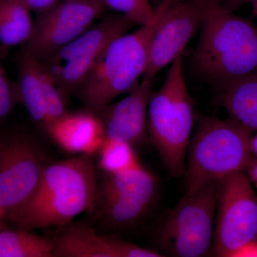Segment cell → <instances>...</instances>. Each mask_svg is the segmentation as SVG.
Wrapping results in <instances>:
<instances>
[{
    "label": "cell",
    "instance_id": "83f0119b",
    "mask_svg": "<svg viewBox=\"0 0 257 257\" xmlns=\"http://www.w3.org/2000/svg\"><path fill=\"white\" fill-rule=\"evenodd\" d=\"M251 148L253 155L257 157V134L251 138Z\"/></svg>",
    "mask_w": 257,
    "mask_h": 257
},
{
    "label": "cell",
    "instance_id": "6da1fadb",
    "mask_svg": "<svg viewBox=\"0 0 257 257\" xmlns=\"http://www.w3.org/2000/svg\"><path fill=\"white\" fill-rule=\"evenodd\" d=\"M96 176L89 155H79L46 165L30 197L8 216L22 229L64 226L93 210Z\"/></svg>",
    "mask_w": 257,
    "mask_h": 257
},
{
    "label": "cell",
    "instance_id": "cb8c5ba5",
    "mask_svg": "<svg viewBox=\"0 0 257 257\" xmlns=\"http://www.w3.org/2000/svg\"><path fill=\"white\" fill-rule=\"evenodd\" d=\"M31 12L43 13L57 5L61 0H21Z\"/></svg>",
    "mask_w": 257,
    "mask_h": 257
},
{
    "label": "cell",
    "instance_id": "7c38bea8",
    "mask_svg": "<svg viewBox=\"0 0 257 257\" xmlns=\"http://www.w3.org/2000/svg\"><path fill=\"white\" fill-rule=\"evenodd\" d=\"M158 179L141 165L109 175L103 187L106 219L124 226L143 217L156 197Z\"/></svg>",
    "mask_w": 257,
    "mask_h": 257
},
{
    "label": "cell",
    "instance_id": "3957f363",
    "mask_svg": "<svg viewBox=\"0 0 257 257\" xmlns=\"http://www.w3.org/2000/svg\"><path fill=\"white\" fill-rule=\"evenodd\" d=\"M253 133L230 117L199 119L187 150L185 195L234 172L246 171L253 161Z\"/></svg>",
    "mask_w": 257,
    "mask_h": 257
},
{
    "label": "cell",
    "instance_id": "4dcf8cb0",
    "mask_svg": "<svg viewBox=\"0 0 257 257\" xmlns=\"http://www.w3.org/2000/svg\"><path fill=\"white\" fill-rule=\"evenodd\" d=\"M3 214H4V213H3V211H2L1 209H0V216L3 215Z\"/></svg>",
    "mask_w": 257,
    "mask_h": 257
},
{
    "label": "cell",
    "instance_id": "e0dca14e",
    "mask_svg": "<svg viewBox=\"0 0 257 257\" xmlns=\"http://www.w3.org/2000/svg\"><path fill=\"white\" fill-rule=\"evenodd\" d=\"M40 60L25 51L20 52L17 62L18 79L14 83L17 99L21 103L35 122L44 128L47 113L44 99Z\"/></svg>",
    "mask_w": 257,
    "mask_h": 257
},
{
    "label": "cell",
    "instance_id": "4fadbf2b",
    "mask_svg": "<svg viewBox=\"0 0 257 257\" xmlns=\"http://www.w3.org/2000/svg\"><path fill=\"white\" fill-rule=\"evenodd\" d=\"M53 256L57 257H162L151 249L140 247L117 237L99 234L87 225L67 228L52 239Z\"/></svg>",
    "mask_w": 257,
    "mask_h": 257
},
{
    "label": "cell",
    "instance_id": "484cf974",
    "mask_svg": "<svg viewBox=\"0 0 257 257\" xmlns=\"http://www.w3.org/2000/svg\"><path fill=\"white\" fill-rule=\"evenodd\" d=\"M234 256H257V243L255 241L247 243L239 250Z\"/></svg>",
    "mask_w": 257,
    "mask_h": 257
},
{
    "label": "cell",
    "instance_id": "52a82bcc",
    "mask_svg": "<svg viewBox=\"0 0 257 257\" xmlns=\"http://www.w3.org/2000/svg\"><path fill=\"white\" fill-rule=\"evenodd\" d=\"M211 251L215 256L232 257L257 237V196L244 172L221 179L216 199Z\"/></svg>",
    "mask_w": 257,
    "mask_h": 257
},
{
    "label": "cell",
    "instance_id": "ac0fdd59",
    "mask_svg": "<svg viewBox=\"0 0 257 257\" xmlns=\"http://www.w3.org/2000/svg\"><path fill=\"white\" fill-rule=\"evenodd\" d=\"M31 11L21 0L0 1V46L5 50L23 45L34 28Z\"/></svg>",
    "mask_w": 257,
    "mask_h": 257
},
{
    "label": "cell",
    "instance_id": "7a4b0ae2",
    "mask_svg": "<svg viewBox=\"0 0 257 257\" xmlns=\"http://www.w3.org/2000/svg\"><path fill=\"white\" fill-rule=\"evenodd\" d=\"M202 8L196 69L219 85L257 72V28L234 15L219 0H197Z\"/></svg>",
    "mask_w": 257,
    "mask_h": 257
},
{
    "label": "cell",
    "instance_id": "5b68a950",
    "mask_svg": "<svg viewBox=\"0 0 257 257\" xmlns=\"http://www.w3.org/2000/svg\"><path fill=\"white\" fill-rule=\"evenodd\" d=\"M152 25L115 38L103 51L77 89L79 99L90 109L101 111L115 98L128 93L146 72L150 45L160 15Z\"/></svg>",
    "mask_w": 257,
    "mask_h": 257
},
{
    "label": "cell",
    "instance_id": "ba28073f",
    "mask_svg": "<svg viewBox=\"0 0 257 257\" xmlns=\"http://www.w3.org/2000/svg\"><path fill=\"white\" fill-rule=\"evenodd\" d=\"M134 25L124 15H108L41 61L62 95L76 93L108 45Z\"/></svg>",
    "mask_w": 257,
    "mask_h": 257
},
{
    "label": "cell",
    "instance_id": "d6986e66",
    "mask_svg": "<svg viewBox=\"0 0 257 257\" xmlns=\"http://www.w3.org/2000/svg\"><path fill=\"white\" fill-rule=\"evenodd\" d=\"M53 243L19 228L0 231V257H52Z\"/></svg>",
    "mask_w": 257,
    "mask_h": 257
},
{
    "label": "cell",
    "instance_id": "836d02e7",
    "mask_svg": "<svg viewBox=\"0 0 257 257\" xmlns=\"http://www.w3.org/2000/svg\"><path fill=\"white\" fill-rule=\"evenodd\" d=\"M0 1H1V0H0Z\"/></svg>",
    "mask_w": 257,
    "mask_h": 257
},
{
    "label": "cell",
    "instance_id": "8992f818",
    "mask_svg": "<svg viewBox=\"0 0 257 257\" xmlns=\"http://www.w3.org/2000/svg\"><path fill=\"white\" fill-rule=\"evenodd\" d=\"M219 182L184 195L166 216L157 232V243L166 254L201 257L210 252Z\"/></svg>",
    "mask_w": 257,
    "mask_h": 257
},
{
    "label": "cell",
    "instance_id": "30bf717a",
    "mask_svg": "<svg viewBox=\"0 0 257 257\" xmlns=\"http://www.w3.org/2000/svg\"><path fill=\"white\" fill-rule=\"evenodd\" d=\"M104 9L95 0H61L37 14L23 50L37 60H45L90 28Z\"/></svg>",
    "mask_w": 257,
    "mask_h": 257
},
{
    "label": "cell",
    "instance_id": "5bb4252c",
    "mask_svg": "<svg viewBox=\"0 0 257 257\" xmlns=\"http://www.w3.org/2000/svg\"><path fill=\"white\" fill-rule=\"evenodd\" d=\"M154 87L153 79H143L124 99L103 109L105 138L135 145L147 135V114Z\"/></svg>",
    "mask_w": 257,
    "mask_h": 257
},
{
    "label": "cell",
    "instance_id": "d6a6232c",
    "mask_svg": "<svg viewBox=\"0 0 257 257\" xmlns=\"http://www.w3.org/2000/svg\"><path fill=\"white\" fill-rule=\"evenodd\" d=\"M0 228H1V224H0Z\"/></svg>",
    "mask_w": 257,
    "mask_h": 257
},
{
    "label": "cell",
    "instance_id": "2e32d148",
    "mask_svg": "<svg viewBox=\"0 0 257 257\" xmlns=\"http://www.w3.org/2000/svg\"><path fill=\"white\" fill-rule=\"evenodd\" d=\"M218 101L229 117L257 130V72L220 84Z\"/></svg>",
    "mask_w": 257,
    "mask_h": 257
},
{
    "label": "cell",
    "instance_id": "277c9868",
    "mask_svg": "<svg viewBox=\"0 0 257 257\" xmlns=\"http://www.w3.org/2000/svg\"><path fill=\"white\" fill-rule=\"evenodd\" d=\"M183 54L171 64L163 85L152 92L147 114V135L173 178L185 174L194 122V102L183 74Z\"/></svg>",
    "mask_w": 257,
    "mask_h": 257
},
{
    "label": "cell",
    "instance_id": "8fae6325",
    "mask_svg": "<svg viewBox=\"0 0 257 257\" xmlns=\"http://www.w3.org/2000/svg\"><path fill=\"white\" fill-rule=\"evenodd\" d=\"M160 9L143 79H154L162 69L182 55L202 27V10L197 0H165Z\"/></svg>",
    "mask_w": 257,
    "mask_h": 257
},
{
    "label": "cell",
    "instance_id": "4316f807",
    "mask_svg": "<svg viewBox=\"0 0 257 257\" xmlns=\"http://www.w3.org/2000/svg\"><path fill=\"white\" fill-rule=\"evenodd\" d=\"M246 172L250 180L257 187V160H253L246 170Z\"/></svg>",
    "mask_w": 257,
    "mask_h": 257
},
{
    "label": "cell",
    "instance_id": "9c48e42d",
    "mask_svg": "<svg viewBox=\"0 0 257 257\" xmlns=\"http://www.w3.org/2000/svg\"><path fill=\"white\" fill-rule=\"evenodd\" d=\"M45 166L31 138L18 133L0 135V209L4 214L8 215L28 200Z\"/></svg>",
    "mask_w": 257,
    "mask_h": 257
},
{
    "label": "cell",
    "instance_id": "f1b7e54d",
    "mask_svg": "<svg viewBox=\"0 0 257 257\" xmlns=\"http://www.w3.org/2000/svg\"><path fill=\"white\" fill-rule=\"evenodd\" d=\"M7 50L3 49V47L0 46V59L4 58L5 55H6Z\"/></svg>",
    "mask_w": 257,
    "mask_h": 257
},
{
    "label": "cell",
    "instance_id": "7402d4cb",
    "mask_svg": "<svg viewBox=\"0 0 257 257\" xmlns=\"http://www.w3.org/2000/svg\"><path fill=\"white\" fill-rule=\"evenodd\" d=\"M41 62V61H40ZM42 63V62H41ZM41 78L43 87L44 99L47 113V123L45 128L51 123L60 119L67 112L62 95L57 84L51 77L47 69L41 65Z\"/></svg>",
    "mask_w": 257,
    "mask_h": 257
},
{
    "label": "cell",
    "instance_id": "ffe728a7",
    "mask_svg": "<svg viewBox=\"0 0 257 257\" xmlns=\"http://www.w3.org/2000/svg\"><path fill=\"white\" fill-rule=\"evenodd\" d=\"M126 142L104 139L99 150V167L108 175L119 173L141 165L133 149Z\"/></svg>",
    "mask_w": 257,
    "mask_h": 257
},
{
    "label": "cell",
    "instance_id": "1f68e13d",
    "mask_svg": "<svg viewBox=\"0 0 257 257\" xmlns=\"http://www.w3.org/2000/svg\"><path fill=\"white\" fill-rule=\"evenodd\" d=\"M95 1L99 2V3H101L100 0H95Z\"/></svg>",
    "mask_w": 257,
    "mask_h": 257
},
{
    "label": "cell",
    "instance_id": "603a6c76",
    "mask_svg": "<svg viewBox=\"0 0 257 257\" xmlns=\"http://www.w3.org/2000/svg\"><path fill=\"white\" fill-rule=\"evenodd\" d=\"M17 101L15 84L10 82L4 67L0 66V121L12 112Z\"/></svg>",
    "mask_w": 257,
    "mask_h": 257
},
{
    "label": "cell",
    "instance_id": "f546056e",
    "mask_svg": "<svg viewBox=\"0 0 257 257\" xmlns=\"http://www.w3.org/2000/svg\"><path fill=\"white\" fill-rule=\"evenodd\" d=\"M252 6L253 13H254V15H256L257 18V2H255L254 3H253Z\"/></svg>",
    "mask_w": 257,
    "mask_h": 257
},
{
    "label": "cell",
    "instance_id": "9a60e30c",
    "mask_svg": "<svg viewBox=\"0 0 257 257\" xmlns=\"http://www.w3.org/2000/svg\"><path fill=\"white\" fill-rule=\"evenodd\" d=\"M45 130L61 148L79 155L99 151L105 139L102 121L92 113L67 112Z\"/></svg>",
    "mask_w": 257,
    "mask_h": 257
},
{
    "label": "cell",
    "instance_id": "44dd1931",
    "mask_svg": "<svg viewBox=\"0 0 257 257\" xmlns=\"http://www.w3.org/2000/svg\"><path fill=\"white\" fill-rule=\"evenodd\" d=\"M104 8L124 15L135 25H150L157 21L158 10L150 0H100Z\"/></svg>",
    "mask_w": 257,
    "mask_h": 257
},
{
    "label": "cell",
    "instance_id": "d4e9b609",
    "mask_svg": "<svg viewBox=\"0 0 257 257\" xmlns=\"http://www.w3.org/2000/svg\"><path fill=\"white\" fill-rule=\"evenodd\" d=\"M255 2H257V0H224V3H221V4L226 9L231 12H234L235 10L239 9L243 5H252Z\"/></svg>",
    "mask_w": 257,
    "mask_h": 257
}]
</instances>
